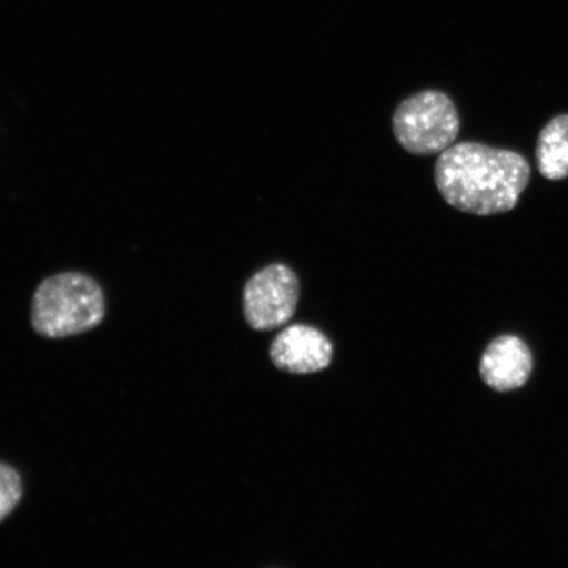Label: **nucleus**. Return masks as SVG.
<instances>
[{
	"instance_id": "nucleus-1",
	"label": "nucleus",
	"mask_w": 568,
	"mask_h": 568,
	"mask_svg": "<svg viewBox=\"0 0 568 568\" xmlns=\"http://www.w3.org/2000/svg\"><path fill=\"white\" fill-rule=\"evenodd\" d=\"M530 175L529 162L520 153L470 141L447 148L435 166L445 202L475 216L513 211Z\"/></svg>"
},
{
	"instance_id": "nucleus-4",
	"label": "nucleus",
	"mask_w": 568,
	"mask_h": 568,
	"mask_svg": "<svg viewBox=\"0 0 568 568\" xmlns=\"http://www.w3.org/2000/svg\"><path fill=\"white\" fill-rule=\"evenodd\" d=\"M301 283L293 268L272 264L255 273L244 287V314L255 331H273L287 324L296 311Z\"/></svg>"
},
{
	"instance_id": "nucleus-3",
	"label": "nucleus",
	"mask_w": 568,
	"mask_h": 568,
	"mask_svg": "<svg viewBox=\"0 0 568 568\" xmlns=\"http://www.w3.org/2000/svg\"><path fill=\"white\" fill-rule=\"evenodd\" d=\"M393 131L396 141L410 154H442L458 138L459 113L444 92L425 90L396 106Z\"/></svg>"
},
{
	"instance_id": "nucleus-6",
	"label": "nucleus",
	"mask_w": 568,
	"mask_h": 568,
	"mask_svg": "<svg viewBox=\"0 0 568 568\" xmlns=\"http://www.w3.org/2000/svg\"><path fill=\"white\" fill-rule=\"evenodd\" d=\"M532 355L516 336H500L487 346L480 361V376L497 393L520 388L531 374Z\"/></svg>"
},
{
	"instance_id": "nucleus-2",
	"label": "nucleus",
	"mask_w": 568,
	"mask_h": 568,
	"mask_svg": "<svg viewBox=\"0 0 568 568\" xmlns=\"http://www.w3.org/2000/svg\"><path fill=\"white\" fill-rule=\"evenodd\" d=\"M104 316L103 290L87 274H55L42 281L34 291L31 323L42 337L82 335L101 325Z\"/></svg>"
},
{
	"instance_id": "nucleus-7",
	"label": "nucleus",
	"mask_w": 568,
	"mask_h": 568,
	"mask_svg": "<svg viewBox=\"0 0 568 568\" xmlns=\"http://www.w3.org/2000/svg\"><path fill=\"white\" fill-rule=\"evenodd\" d=\"M536 161L539 174L546 180H566L568 176V115L551 119L539 132Z\"/></svg>"
},
{
	"instance_id": "nucleus-5",
	"label": "nucleus",
	"mask_w": 568,
	"mask_h": 568,
	"mask_svg": "<svg viewBox=\"0 0 568 568\" xmlns=\"http://www.w3.org/2000/svg\"><path fill=\"white\" fill-rule=\"evenodd\" d=\"M270 358L283 372L314 374L331 365L333 346L328 337L314 326L291 325L273 341Z\"/></svg>"
},
{
	"instance_id": "nucleus-8",
	"label": "nucleus",
	"mask_w": 568,
	"mask_h": 568,
	"mask_svg": "<svg viewBox=\"0 0 568 568\" xmlns=\"http://www.w3.org/2000/svg\"><path fill=\"white\" fill-rule=\"evenodd\" d=\"M23 497V481L12 466L0 464V523L19 506Z\"/></svg>"
}]
</instances>
